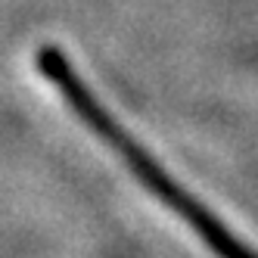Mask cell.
Listing matches in <instances>:
<instances>
[{
  "label": "cell",
  "mask_w": 258,
  "mask_h": 258,
  "mask_svg": "<svg viewBox=\"0 0 258 258\" xmlns=\"http://www.w3.org/2000/svg\"><path fill=\"white\" fill-rule=\"evenodd\" d=\"M34 62H38L41 75L59 90L66 106L87 124V131L97 134L109 150L127 165V171H131L162 206H168L218 258H258V252L252 246H246L224 221L215 218L212 209H206V202H199L183 183H177L168 171H165V165L146 150L112 112H109L106 103L90 90V84L75 72V66L69 62L62 47L44 44L38 50V56H34Z\"/></svg>",
  "instance_id": "1"
}]
</instances>
